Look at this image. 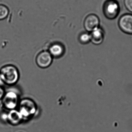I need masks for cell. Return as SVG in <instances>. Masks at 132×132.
Returning a JSON list of instances; mask_svg holds the SVG:
<instances>
[{
  "mask_svg": "<svg viewBox=\"0 0 132 132\" xmlns=\"http://www.w3.org/2000/svg\"><path fill=\"white\" fill-rule=\"evenodd\" d=\"M0 74L4 84L8 85L14 84L19 78L18 69L14 66L11 65L2 67L0 70Z\"/></svg>",
  "mask_w": 132,
  "mask_h": 132,
  "instance_id": "obj_1",
  "label": "cell"
},
{
  "mask_svg": "<svg viewBox=\"0 0 132 132\" xmlns=\"http://www.w3.org/2000/svg\"><path fill=\"white\" fill-rule=\"evenodd\" d=\"M24 119H28L35 114L37 107L35 102L31 99L25 98L21 101L18 110Z\"/></svg>",
  "mask_w": 132,
  "mask_h": 132,
  "instance_id": "obj_2",
  "label": "cell"
},
{
  "mask_svg": "<svg viewBox=\"0 0 132 132\" xmlns=\"http://www.w3.org/2000/svg\"><path fill=\"white\" fill-rule=\"evenodd\" d=\"M103 12L105 15L108 19L115 18L120 12V7L118 2L115 0L106 1L103 6Z\"/></svg>",
  "mask_w": 132,
  "mask_h": 132,
  "instance_id": "obj_3",
  "label": "cell"
},
{
  "mask_svg": "<svg viewBox=\"0 0 132 132\" xmlns=\"http://www.w3.org/2000/svg\"><path fill=\"white\" fill-rule=\"evenodd\" d=\"M2 101L5 108L9 110L15 109L19 104L18 96L15 92L9 91L5 94Z\"/></svg>",
  "mask_w": 132,
  "mask_h": 132,
  "instance_id": "obj_4",
  "label": "cell"
},
{
  "mask_svg": "<svg viewBox=\"0 0 132 132\" xmlns=\"http://www.w3.org/2000/svg\"><path fill=\"white\" fill-rule=\"evenodd\" d=\"M119 26L121 30L128 34H132V15L126 14L119 19Z\"/></svg>",
  "mask_w": 132,
  "mask_h": 132,
  "instance_id": "obj_5",
  "label": "cell"
},
{
  "mask_svg": "<svg viewBox=\"0 0 132 132\" xmlns=\"http://www.w3.org/2000/svg\"><path fill=\"white\" fill-rule=\"evenodd\" d=\"M100 20L97 15L91 14L88 15L84 22V28L87 31L91 32L99 28Z\"/></svg>",
  "mask_w": 132,
  "mask_h": 132,
  "instance_id": "obj_6",
  "label": "cell"
},
{
  "mask_svg": "<svg viewBox=\"0 0 132 132\" xmlns=\"http://www.w3.org/2000/svg\"><path fill=\"white\" fill-rule=\"evenodd\" d=\"M52 56L49 52H43L40 53L36 58L37 65L42 68L48 67L52 63Z\"/></svg>",
  "mask_w": 132,
  "mask_h": 132,
  "instance_id": "obj_7",
  "label": "cell"
},
{
  "mask_svg": "<svg viewBox=\"0 0 132 132\" xmlns=\"http://www.w3.org/2000/svg\"><path fill=\"white\" fill-rule=\"evenodd\" d=\"M23 119H24L19 111L15 109L10 110L7 113V121L12 125H19Z\"/></svg>",
  "mask_w": 132,
  "mask_h": 132,
  "instance_id": "obj_8",
  "label": "cell"
},
{
  "mask_svg": "<svg viewBox=\"0 0 132 132\" xmlns=\"http://www.w3.org/2000/svg\"><path fill=\"white\" fill-rule=\"evenodd\" d=\"M90 36L91 41L93 43L96 45H100L104 41V32L103 29L99 27L91 32Z\"/></svg>",
  "mask_w": 132,
  "mask_h": 132,
  "instance_id": "obj_9",
  "label": "cell"
},
{
  "mask_svg": "<svg viewBox=\"0 0 132 132\" xmlns=\"http://www.w3.org/2000/svg\"><path fill=\"white\" fill-rule=\"evenodd\" d=\"M63 48L59 44H54L50 48L49 53L52 56L59 57L63 54Z\"/></svg>",
  "mask_w": 132,
  "mask_h": 132,
  "instance_id": "obj_10",
  "label": "cell"
},
{
  "mask_svg": "<svg viewBox=\"0 0 132 132\" xmlns=\"http://www.w3.org/2000/svg\"><path fill=\"white\" fill-rule=\"evenodd\" d=\"M8 8L3 4H0V21L5 19L9 14Z\"/></svg>",
  "mask_w": 132,
  "mask_h": 132,
  "instance_id": "obj_11",
  "label": "cell"
},
{
  "mask_svg": "<svg viewBox=\"0 0 132 132\" xmlns=\"http://www.w3.org/2000/svg\"><path fill=\"white\" fill-rule=\"evenodd\" d=\"M80 40L82 43L86 44L91 41L90 34L87 32L82 33L80 36Z\"/></svg>",
  "mask_w": 132,
  "mask_h": 132,
  "instance_id": "obj_12",
  "label": "cell"
},
{
  "mask_svg": "<svg viewBox=\"0 0 132 132\" xmlns=\"http://www.w3.org/2000/svg\"><path fill=\"white\" fill-rule=\"evenodd\" d=\"M124 3L126 9L132 12V0H124Z\"/></svg>",
  "mask_w": 132,
  "mask_h": 132,
  "instance_id": "obj_13",
  "label": "cell"
},
{
  "mask_svg": "<svg viewBox=\"0 0 132 132\" xmlns=\"http://www.w3.org/2000/svg\"><path fill=\"white\" fill-rule=\"evenodd\" d=\"M5 93L4 90L2 86H0V100H2L4 97Z\"/></svg>",
  "mask_w": 132,
  "mask_h": 132,
  "instance_id": "obj_14",
  "label": "cell"
},
{
  "mask_svg": "<svg viewBox=\"0 0 132 132\" xmlns=\"http://www.w3.org/2000/svg\"><path fill=\"white\" fill-rule=\"evenodd\" d=\"M4 84V83L3 79H2L1 76V74H0V86H2V85H3Z\"/></svg>",
  "mask_w": 132,
  "mask_h": 132,
  "instance_id": "obj_15",
  "label": "cell"
}]
</instances>
